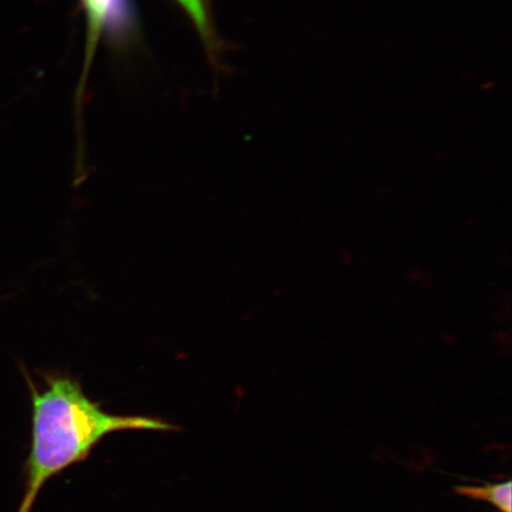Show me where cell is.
<instances>
[{
  "instance_id": "cell-1",
  "label": "cell",
  "mask_w": 512,
  "mask_h": 512,
  "mask_svg": "<svg viewBox=\"0 0 512 512\" xmlns=\"http://www.w3.org/2000/svg\"><path fill=\"white\" fill-rule=\"evenodd\" d=\"M31 393L32 432L25 463V490L18 512H31L49 480L85 462L108 434L123 431L177 432L170 422L146 415H117L88 398L82 384L67 373L44 371L38 388L23 368Z\"/></svg>"
},
{
  "instance_id": "cell-2",
  "label": "cell",
  "mask_w": 512,
  "mask_h": 512,
  "mask_svg": "<svg viewBox=\"0 0 512 512\" xmlns=\"http://www.w3.org/2000/svg\"><path fill=\"white\" fill-rule=\"evenodd\" d=\"M512 483L510 480L484 485H460L454 491L458 496L492 505L499 512L512 511Z\"/></svg>"
},
{
  "instance_id": "cell-3",
  "label": "cell",
  "mask_w": 512,
  "mask_h": 512,
  "mask_svg": "<svg viewBox=\"0 0 512 512\" xmlns=\"http://www.w3.org/2000/svg\"><path fill=\"white\" fill-rule=\"evenodd\" d=\"M81 2L85 6L89 27L95 36L111 14L114 0H81Z\"/></svg>"
},
{
  "instance_id": "cell-4",
  "label": "cell",
  "mask_w": 512,
  "mask_h": 512,
  "mask_svg": "<svg viewBox=\"0 0 512 512\" xmlns=\"http://www.w3.org/2000/svg\"><path fill=\"white\" fill-rule=\"evenodd\" d=\"M176 2L182 6L183 10L192 19L203 40H210V28L204 0H176Z\"/></svg>"
}]
</instances>
